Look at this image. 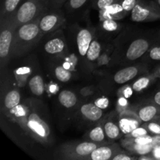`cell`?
Returning a JSON list of instances; mask_svg holds the SVG:
<instances>
[{
  "label": "cell",
  "instance_id": "cell-38",
  "mask_svg": "<svg viewBox=\"0 0 160 160\" xmlns=\"http://www.w3.org/2000/svg\"><path fill=\"white\" fill-rule=\"evenodd\" d=\"M153 140H152V145L153 148H159L160 149V134H157V135L152 136Z\"/></svg>",
  "mask_w": 160,
  "mask_h": 160
},
{
  "label": "cell",
  "instance_id": "cell-23",
  "mask_svg": "<svg viewBox=\"0 0 160 160\" xmlns=\"http://www.w3.org/2000/svg\"><path fill=\"white\" fill-rule=\"evenodd\" d=\"M55 76L58 81L61 82H67L71 78V73L63 67L59 66L55 69Z\"/></svg>",
  "mask_w": 160,
  "mask_h": 160
},
{
  "label": "cell",
  "instance_id": "cell-27",
  "mask_svg": "<svg viewBox=\"0 0 160 160\" xmlns=\"http://www.w3.org/2000/svg\"><path fill=\"white\" fill-rule=\"evenodd\" d=\"M102 28L105 31L112 32V31H115L118 29L119 24L113 19H108V20H105L102 21Z\"/></svg>",
  "mask_w": 160,
  "mask_h": 160
},
{
  "label": "cell",
  "instance_id": "cell-28",
  "mask_svg": "<svg viewBox=\"0 0 160 160\" xmlns=\"http://www.w3.org/2000/svg\"><path fill=\"white\" fill-rule=\"evenodd\" d=\"M120 0H93L94 5L99 10L104 9L113 3L117 2Z\"/></svg>",
  "mask_w": 160,
  "mask_h": 160
},
{
  "label": "cell",
  "instance_id": "cell-7",
  "mask_svg": "<svg viewBox=\"0 0 160 160\" xmlns=\"http://www.w3.org/2000/svg\"><path fill=\"white\" fill-rule=\"evenodd\" d=\"M42 13L43 11L38 17V25L43 34H49L56 31L63 23V16L59 11H56V9L46 14Z\"/></svg>",
  "mask_w": 160,
  "mask_h": 160
},
{
  "label": "cell",
  "instance_id": "cell-29",
  "mask_svg": "<svg viewBox=\"0 0 160 160\" xmlns=\"http://www.w3.org/2000/svg\"><path fill=\"white\" fill-rule=\"evenodd\" d=\"M152 140H153L152 136L146 134V135H143V136H141V137H138V138H133L132 142L133 143L139 144V145H148V144L152 143Z\"/></svg>",
  "mask_w": 160,
  "mask_h": 160
},
{
  "label": "cell",
  "instance_id": "cell-22",
  "mask_svg": "<svg viewBox=\"0 0 160 160\" xmlns=\"http://www.w3.org/2000/svg\"><path fill=\"white\" fill-rule=\"evenodd\" d=\"M22 0H5L2 9V17L12 16L17 11L19 4Z\"/></svg>",
  "mask_w": 160,
  "mask_h": 160
},
{
  "label": "cell",
  "instance_id": "cell-32",
  "mask_svg": "<svg viewBox=\"0 0 160 160\" xmlns=\"http://www.w3.org/2000/svg\"><path fill=\"white\" fill-rule=\"evenodd\" d=\"M120 2H121L123 9L127 12H131L132 9H134L135 5L137 4L138 0H120Z\"/></svg>",
  "mask_w": 160,
  "mask_h": 160
},
{
  "label": "cell",
  "instance_id": "cell-21",
  "mask_svg": "<svg viewBox=\"0 0 160 160\" xmlns=\"http://www.w3.org/2000/svg\"><path fill=\"white\" fill-rule=\"evenodd\" d=\"M101 50L102 47L99 42L97 40H92L87 52V54H86L88 60L91 61V62H94L96 60L101 54Z\"/></svg>",
  "mask_w": 160,
  "mask_h": 160
},
{
  "label": "cell",
  "instance_id": "cell-33",
  "mask_svg": "<svg viewBox=\"0 0 160 160\" xmlns=\"http://www.w3.org/2000/svg\"><path fill=\"white\" fill-rule=\"evenodd\" d=\"M147 129L154 135L160 134V123L156 121L148 123V125H147Z\"/></svg>",
  "mask_w": 160,
  "mask_h": 160
},
{
  "label": "cell",
  "instance_id": "cell-8",
  "mask_svg": "<svg viewBox=\"0 0 160 160\" xmlns=\"http://www.w3.org/2000/svg\"><path fill=\"white\" fill-rule=\"evenodd\" d=\"M149 48V42L144 38H138L133 41L128 47L126 58L130 61H134L143 56Z\"/></svg>",
  "mask_w": 160,
  "mask_h": 160
},
{
  "label": "cell",
  "instance_id": "cell-1",
  "mask_svg": "<svg viewBox=\"0 0 160 160\" xmlns=\"http://www.w3.org/2000/svg\"><path fill=\"white\" fill-rule=\"evenodd\" d=\"M43 35L38 25V18L34 21L17 26L14 33L11 56L19 57L35 46Z\"/></svg>",
  "mask_w": 160,
  "mask_h": 160
},
{
  "label": "cell",
  "instance_id": "cell-24",
  "mask_svg": "<svg viewBox=\"0 0 160 160\" xmlns=\"http://www.w3.org/2000/svg\"><path fill=\"white\" fill-rule=\"evenodd\" d=\"M134 152L138 155L140 156H146V155L152 153L153 150L152 144H148V145H139V144L134 143L133 146Z\"/></svg>",
  "mask_w": 160,
  "mask_h": 160
},
{
  "label": "cell",
  "instance_id": "cell-37",
  "mask_svg": "<svg viewBox=\"0 0 160 160\" xmlns=\"http://www.w3.org/2000/svg\"><path fill=\"white\" fill-rule=\"evenodd\" d=\"M65 2H67V0H49L48 2L51 4V6L53 9H57L60 7Z\"/></svg>",
  "mask_w": 160,
  "mask_h": 160
},
{
  "label": "cell",
  "instance_id": "cell-34",
  "mask_svg": "<svg viewBox=\"0 0 160 160\" xmlns=\"http://www.w3.org/2000/svg\"><path fill=\"white\" fill-rule=\"evenodd\" d=\"M149 57L152 60L160 61V46H155L150 50Z\"/></svg>",
  "mask_w": 160,
  "mask_h": 160
},
{
  "label": "cell",
  "instance_id": "cell-43",
  "mask_svg": "<svg viewBox=\"0 0 160 160\" xmlns=\"http://www.w3.org/2000/svg\"><path fill=\"white\" fill-rule=\"evenodd\" d=\"M156 1H157V3H158V5H159V6H160V0H156Z\"/></svg>",
  "mask_w": 160,
  "mask_h": 160
},
{
  "label": "cell",
  "instance_id": "cell-5",
  "mask_svg": "<svg viewBox=\"0 0 160 160\" xmlns=\"http://www.w3.org/2000/svg\"><path fill=\"white\" fill-rule=\"evenodd\" d=\"M103 144L93 142H84L78 144H70L62 148V158L70 159H87L91 153Z\"/></svg>",
  "mask_w": 160,
  "mask_h": 160
},
{
  "label": "cell",
  "instance_id": "cell-11",
  "mask_svg": "<svg viewBox=\"0 0 160 160\" xmlns=\"http://www.w3.org/2000/svg\"><path fill=\"white\" fill-rule=\"evenodd\" d=\"M81 113L83 117L90 121H98L102 117V109L96 106L95 103H87L81 107Z\"/></svg>",
  "mask_w": 160,
  "mask_h": 160
},
{
  "label": "cell",
  "instance_id": "cell-42",
  "mask_svg": "<svg viewBox=\"0 0 160 160\" xmlns=\"http://www.w3.org/2000/svg\"><path fill=\"white\" fill-rule=\"evenodd\" d=\"M157 75L160 78V67H159V69H158V71H157Z\"/></svg>",
  "mask_w": 160,
  "mask_h": 160
},
{
  "label": "cell",
  "instance_id": "cell-10",
  "mask_svg": "<svg viewBox=\"0 0 160 160\" xmlns=\"http://www.w3.org/2000/svg\"><path fill=\"white\" fill-rule=\"evenodd\" d=\"M92 42V34L88 29H81L77 35V45L80 56H84L87 54L89 46Z\"/></svg>",
  "mask_w": 160,
  "mask_h": 160
},
{
  "label": "cell",
  "instance_id": "cell-39",
  "mask_svg": "<svg viewBox=\"0 0 160 160\" xmlns=\"http://www.w3.org/2000/svg\"><path fill=\"white\" fill-rule=\"evenodd\" d=\"M152 155L154 159H160V149L159 148H153L152 152Z\"/></svg>",
  "mask_w": 160,
  "mask_h": 160
},
{
  "label": "cell",
  "instance_id": "cell-20",
  "mask_svg": "<svg viewBox=\"0 0 160 160\" xmlns=\"http://www.w3.org/2000/svg\"><path fill=\"white\" fill-rule=\"evenodd\" d=\"M106 137L104 128L102 126L95 127L88 134L89 140L98 144H104L106 142Z\"/></svg>",
  "mask_w": 160,
  "mask_h": 160
},
{
  "label": "cell",
  "instance_id": "cell-3",
  "mask_svg": "<svg viewBox=\"0 0 160 160\" xmlns=\"http://www.w3.org/2000/svg\"><path fill=\"white\" fill-rule=\"evenodd\" d=\"M43 7L39 0H24L12 15L17 26L37 20L43 11Z\"/></svg>",
  "mask_w": 160,
  "mask_h": 160
},
{
  "label": "cell",
  "instance_id": "cell-44",
  "mask_svg": "<svg viewBox=\"0 0 160 160\" xmlns=\"http://www.w3.org/2000/svg\"><path fill=\"white\" fill-rule=\"evenodd\" d=\"M159 123H160V120H159Z\"/></svg>",
  "mask_w": 160,
  "mask_h": 160
},
{
  "label": "cell",
  "instance_id": "cell-18",
  "mask_svg": "<svg viewBox=\"0 0 160 160\" xmlns=\"http://www.w3.org/2000/svg\"><path fill=\"white\" fill-rule=\"evenodd\" d=\"M20 103V92L17 90H11L5 96L4 106L6 109L11 110Z\"/></svg>",
  "mask_w": 160,
  "mask_h": 160
},
{
  "label": "cell",
  "instance_id": "cell-41",
  "mask_svg": "<svg viewBox=\"0 0 160 160\" xmlns=\"http://www.w3.org/2000/svg\"><path fill=\"white\" fill-rule=\"evenodd\" d=\"M39 1L42 2V4L43 5V6H45V5H46V3L48 2V1H49V0H39Z\"/></svg>",
  "mask_w": 160,
  "mask_h": 160
},
{
  "label": "cell",
  "instance_id": "cell-4",
  "mask_svg": "<svg viewBox=\"0 0 160 160\" xmlns=\"http://www.w3.org/2000/svg\"><path fill=\"white\" fill-rule=\"evenodd\" d=\"M160 18V6L152 2L138 0L131 11V20L134 22L152 21Z\"/></svg>",
  "mask_w": 160,
  "mask_h": 160
},
{
  "label": "cell",
  "instance_id": "cell-9",
  "mask_svg": "<svg viewBox=\"0 0 160 160\" xmlns=\"http://www.w3.org/2000/svg\"><path fill=\"white\" fill-rule=\"evenodd\" d=\"M118 151L117 145H101L95 148L87 159L92 160H109L112 159Z\"/></svg>",
  "mask_w": 160,
  "mask_h": 160
},
{
  "label": "cell",
  "instance_id": "cell-14",
  "mask_svg": "<svg viewBox=\"0 0 160 160\" xmlns=\"http://www.w3.org/2000/svg\"><path fill=\"white\" fill-rule=\"evenodd\" d=\"M65 42L61 38L56 37L49 39L44 45V49L48 54L56 55L62 52L65 49Z\"/></svg>",
  "mask_w": 160,
  "mask_h": 160
},
{
  "label": "cell",
  "instance_id": "cell-19",
  "mask_svg": "<svg viewBox=\"0 0 160 160\" xmlns=\"http://www.w3.org/2000/svg\"><path fill=\"white\" fill-rule=\"evenodd\" d=\"M103 128H104L106 137L110 140H115L120 137L121 130H120V126L116 124L114 122L107 121L103 126Z\"/></svg>",
  "mask_w": 160,
  "mask_h": 160
},
{
  "label": "cell",
  "instance_id": "cell-26",
  "mask_svg": "<svg viewBox=\"0 0 160 160\" xmlns=\"http://www.w3.org/2000/svg\"><path fill=\"white\" fill-rule=\"evenodd\" d=\"M88 1V0H67L66 6L70 10L75 11L83 7Z\"/></svg>",
  "mask_w": 160,
  "mask_h": 160
},
{
  "label": "cell",
  "instance_id": "cell-17",
  "mask_svg": "<svg viewBox=\"0 0 160 160\" xmlns=\"http://www.w3.org/2000/svg\"><path fill=\"white\" fill-rule=\"evenodd\" d=\"M29 88L36 96H40L44 93V81L40 75H35L29 81Z\"/></svg>",
  "mask_w": 160,
  "mask_h": 160
},
{
  "label": "cell",
  "instance_id": "cell-16",
  "mask_svg": "<svg viewBox=\"0 0 160 160\" xmlns=\"http://www.w3.org/2000/svg\"><path fill=\"white\" fill-rule=\"evenodd\" d=\"M59 101L63 107L70 109L76 106L78 98L75 93L69 90H63L59 93Z\"/></svg>",
  "mask_w": 160,
  "mask_h": 160
},
{
  "label": "cell",
  "instance_id": "cell-35",
  "mask_svg": "<svg viewBox=\"0 0 160 160\" xmlns=\"http://www.w3.org/2000/svg\"><path fill=\"white\" fill-rule=\"evenodd\" d=\"M94 103L102 109H106L109 106V100H108L107 98H104V97L96 99Z\"/></svg>",
  "mask_w": 160,
  "mask_h": 160
},
{
  "label": "cell",
  "instance_id": "cell-13",
  "mask_svg": "<svg viewBox=\"0 0 160 160\" xmlns=\"http://www.w3.org/2000/svg\"><path fill=\"white\" fill-rule=\"evenodd\" d=\"M160 106L156 105H147L138 111V116L142 122H150L159 115Z\"/></svg>",
  "mask_w": 160,
  "mask_h": 160
},
{
  "label": "cell",
  "instance_id": "cell-12",
  "mask_svg": "<svg viewBox=\"0 0 160 160\" xmlns=\"http://www.w3.org/2000/svg\"><path fill=\"white\" fill-rule=\"evenodd\" d=\"M138 73V68L129 67L118 70L113 76V81L118 84H123L134 79Z\"/></svg>",
  "mask_w": 160,
  "mask_h": 160
},
{
  "label": "cell",
  "instance_id": "cell-31",
  "mask_svg": "<svg viewBox=\"0 0 160 160\" xmlns=\"http://www.w3.org/2000/svg\"><path fill=\"white\" fill-rule=\"evenodd\" d=\"M148 134V131L145 128H141V127H138L134 130H133L130 134H128V137L131 138H135L141 137V136L146 135Z\"/></svg>",
  "mask_w": 160,
  "mask_h": 160
},
{
  "label": "cell",
  "instance_id": "cell-25",
  "mask_svg": "<svg viewBox=\"0 0 160 160\" xmlns=\"http://www.w3.org/2000/svg\"><path fill=\"white\" fill-rule=\"evenodd\" d=\"M150 82H151V78H148V77L140 78L133 84L132 89L137 92H142V90L146 88L149 85Z\"/></svg>",
  "mask_w": 160,
  "mask_h": 160
},
{
  "label": "cell",
  "instance_id": "cell-6",
  "mask_svg": "<svg viewBox=\"0 0 160 160\" xmlns=\"http://www.w3.org/2000/svg\"><path fill=\"white\" fill-rule=\"evenodd\" d=\"M27 127L31 134L42 142L48 141L50 130L47 123L35 112H31L27 120Z\"/></svg>",
  "mask_w": 160,
  "mask_h": 160
},
{
  "label": "cell",
  "instance_id": "cell-2",
  "mask_svg": "<svg viewBox=\"0 0 160 160\" xmlns=\"http://www.w3.org/2000/svg\"><path fill=\"white\" fill-rule=\"evenodd\" d=\"M17 27L12 16L2 17L0 34V59L2 66L6 64L11 56L14 33Z\"/></svg>",
  "mask_w": 160,
  "mask_h": 160
},
{
  "label": "cell",
  "instance_id": "cell-36",
  "mask_svg": "<svg viewBox=\"0 0 160 160\" xmlns=\"http://www.w3.org/2000/svg\"><path fill=\"white\" fill-rule=\"evenodd\" d=\"M135 159L134 157L132 156H128V155L124 154V153H118L117 152L115 156L112 157V160H131Z\"/></svg>",
  "mask_w": 160,
  "mask_h": 160
},
{
  "label": "cell",
  "instance_id": "cell-30",
  "mask_svg": "<svg viewBox=\"0 0 160 160\" xmlns=\"http://www.w3.org/2000/svg\"><path fill=\"white\" fill-rule=\"evenodd\" d=\"M10 112H11V113L13 114L15 117H26L27 116V112H28V111H27L26 108H24L23 106H21V105L19 104L18 106H15L13 109H11Z\"/></svg>",
  "mask_w": 160,
  "mask_h": 160
},
{
  "label": "cell",
  "instance_id": "cell-15",
  "mask_svg": "<svg viewBox=\"0 0 160 160\" xmlns=\"http://www.w3.org/2000/svg\"><path fill=\"white\" fill-rule=\"evenodd\" d=\"M119 126H120L121 132L124 134H128L139 127L138 120H136L134 117H129V116H125L121 117L119 121Z\"/></svg>",
  "mask_w": 160,
  "mask_h": 160
},
{
  "label": "cell",
  "instance_id": "cell-40",
  "mask_svg": "<svg viewBox=\"0 0 160 160\" xmlns=\"http://www.w3.org/2000/svg\"><path fill=\"white\" fill-rule=\"evenodd\" d=\"M154 102L156 105H158V106H160V90L155 94Z\"/></svg>",
  "mask_w": 160,
  "mask_h": 160
}]
</instances>
